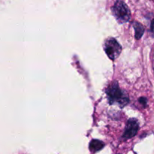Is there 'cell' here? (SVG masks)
<instances>
[{
	"label": "cell",
	"instance_id": "cell-2",
	"mask_svg": "<svg viewBox=\"0 0 154 154\" xmlns=\"http://www.w3.org/2000/svg\"><path fill=\"white\" fill-rule=\"evenodd\" d=\"M113 14L120 23H126L130 19L131 13L129 7L124 2L117 0L112 7Z\"/></svg>",
	"mask_w": 154,
	"mask_h": 154
},
{
	"label": "cell",
	"instance_id": "cell-5",
	"mask_svg": "<svg viewBox=\"0 0 154 154\" xmlns=\"http://www.w3.org/2000/svg\"><path fill=\"white\" fill-rule=\"evenodd\" d=\"M105 144L102 141L99 140H93L90 144V149L93 152H97L102 150L104 147Z\"/></svg>",
	"mask_w": 154,
	"mask_h": 154
},
{
	"label": "cell",
	"instance_id": "cell-8",
	"mask_svg": "<svg viewBox=\"0 0 154 154\" xmlns=\"http://www.w3.org/2000/svg\"><path fill=\"white\" fill-rule=\"evenodd\" d=\"M151 30H152V32L154 33V20L152 21V23H151Z\"/></svg>",
	"mask_w": 154,
	"mask_h": 154
},
{
	"label": "cell",
	"instance_id": "cell-7",
	"mask_svg": "<svg viewBox=\"0 0 154 154\" xmlns=\"http://www.w3.org/2000/svg\"><path fill=\"white\" fill-rule=\"evenodd\" d=\"M139 101L140 102L144 105V106H146V105H147V99H145V98H141V99H139Z\"/></svg>",
	"mask_w": 154,
	"mask_h": 154
},
{
	"label": "cell",
	"instance_id": "cell-3",
	"mask_svg": "<svg viewBox=\"0 0 154 154\" xmlns=\"http://www.w3.org/2000/svg\"><path fill=\"white\" fill-rule=\"evenodd\" d=\"M105 51L111 60H114L119 57L121 52V47L114 38L106 40L105 43Z\"/></svg>",
	"mask_w": 154,
	"mask_h": 154
},
{
	"label": "cell",
	"instance_id": "cell-1",
	"mask_svg": "<svg viewBox=\"0 0 154 154\" xmlns=\"http://www.w3.org/2000/svg\"><path fill=\"white\" fill-rule=\"evenodd\" d=\"M107 95L110 103H117L121 108L129 102V97L126 92L120 90L117 82H113L107 89Z\"/></svg>",
	"mask_w": 154,
	"mask_h": 154
},
{
	"label": "cell",
	"instance_id": "cell-6",
	"mask_svg": "<svg viewBox=\"0 0 154 154\" xmlns=\"http://www.w3.org/2000/svg\"><path fill=\"white\" fill-rule=\"evenodd\" d=\"M134 28H135V38L140 39L141 36H142V35L144 34V26L141 23H135V25H134Z\"/></svg>",
	"mask_w": 154,
	"mask_h": 154
},
{
	"label": "cell",
	"instance_id": "cell-4",
	"mask_svg": "<svg viewBox=\"0 0 154 154\" xmlns=\"http://www.w3.org/2000/svg\"><path fill=\"white\" fill-rule=\"evenodd\" d=\"M138 128H139V126H138V121L135 119H130L127 122L125 132L123 135V139L127 140L135 136L137 134Z\"/></svg>",
	"mask_w": 154,
	"mask_h": 154
}]
</instances>
